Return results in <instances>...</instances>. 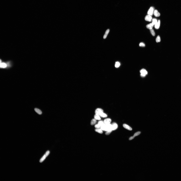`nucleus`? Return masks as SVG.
Listing matches in <instances>:
<instances>
[{"label":"nucleus","mask_w":181,"mask_h":181,"mask_svg":"<svg viewBox=\"0 0 181 181\" xmlns=\"http://www.w3.org/2000/svg\"><path fill=\"white\" fill-rule=\"evenodd\" d=\"M14 132L13 128L8 126H1V134L3 136H10L12 135Z\"/></svg>","instance_id":"1"}]
</instances>
